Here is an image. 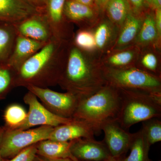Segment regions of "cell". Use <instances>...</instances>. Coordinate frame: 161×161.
Instances as JSON below:
<instances>
[{"mask_svg": "<svg viewBox=\"0 0 161 161\" xmlns=\"http://www.w3.org/2000/svg\"></svg>", "mask_w": 161, "mask_h": 161, "instance_id": "ab89813d", "label": "cell"}, {"mask_svg": "<svg viewBox=\"0 0 161 161\" xmlns=\"http://www.w3.org/2000/svg\"><path fill=\"white\" fill-rule=\"evenodd\" d=\"M36 154V144H35L25 148L8 161H33Z\"/></svg>", "mask_w": 161, "mask_h": 161, "instance_id": "f546056e", "label": "cell"}, {"mask_svg": "<svg viewBox=\"0 0 161 161\" xmlns=\"http://www.w3.org/2000/svg\"><path fill=\"white\" fill-rule=\"evenodd\" d=\"M16 70L7 64L0 65V102L6 98L16 86Z\"/></svg>", "mask_w": 161, "mask_h": 161, "instance_id": "4316f807", "label": "cell"}, {"mask_svg": "<svg viewBox=\"0 0 161 161\" xmlns=\"http://www.w3.org/2000/svg\"><path fill=\"white\" fill-rule=\"evenodd\" d=\"M141 130L150 146L161 141L160 118H152L142 122Z\"/></svg>", "mask_w": 161, "mask_h": 161, "instance_id": "f1b7e54d", "label": "cell"}, {"mask_svg": "<svg viewBox=\"0 0 161 161\" xmlns=\"http://www.w3.org/2000/svg\"><path fill=\"white\" fill-rule=\"evenodd\" d=\"M110 0H95V6L98 11L102 14H104L105 9L107 3Z\"/></svg>", "mask_w": 161, "mask_h": 161, "instance_id": "836d02e7", "label": "cell"}, {"mask_svg": "<svg viewBox=\"0 0 161 161\" xmlns=\"http://www.w3.org/2000/svg\"><path fill=\"white\" fill-rule=\"evenodd\" d=\"M27 112L22 106L12 104L5 109L3 114L6 129H16L23 125L26 120Z\"/></svg>", "mask_w": 161, "mask_h": 161, "instance_id": "484cf974", "label": "cell"}, {"mask_svg": "<svg viewBox=\"0 0 161 161\" xmlns=\"http://www.w3.org/2000/svg\"><path fill=\"white\" fill-rule=\"evenodd\" d=\"M143 14L130 11L120 28L116 41L112 49L125 48L135 44Z\"/></svg>", "mask_w": 161, "mask_h": 161, "instance_id": "d6986e66", "label": "cell"}, {"mask_svg": "<svg viewBox=\"0 0 161 161\" xmlns=\"http://www.w3.org/2000/svg\"><path fill=\"white\" fill-rule=\"evenodd\" d=\"M66 0H46L42 11L46 17L55 39L72 40L75 34L74 25L66 19L64 6Z\"/></svg>", "mask_w": 161, "mask_h": 161, "instance_id": "9c48e42d", "label": "cell"}, {"mask_svg": "<svg viewBox=\"0 0 161 161\" xmlns=\"http://www.w3.org/2000/svg\"><path fill=\"white\" fill-rule=\"evenodd\" d=\"M135 44L141 48L151 45L161 47V41L156 26L154 10H148L144 14Z\"/></svg>", "mask_w": 161, "mask_h": 161, "instance_id": "44dd1931", "label": "cell"}, {"mask_svg": "<svg viewBox=\"0 0 161 161\" xmlns=\"http://www.w3.org/2000/svg\"><path fill=\"white\" fill-rule=\"evenodd\" d=\"M141 47L133 44L121 49L111 50L99 58L103 69H123L136 67Z\"/></svg>", "mask_w": 161, "mask_h": 161, "instance_id": "5bb4252c", "label": "cell"}, {"mask_svg": "<svg viewBox=\"0 0 161 161\" xmlns=\"http://www.w3.org/2000/svg\"><path fill=\"white\" fill-rule=\"evenodd\" d=\"M70 143L71 153L78 160L103 161L112 158L103 140L80 138L70 141Z\"/></svg>", "mask_w": 161, "mask_h": 161, "instance_id": "7c38bea8", "label": "cell"}, {"mask_svg": "<svg viewBox=\"0 0 161 161\" xmlns=\"http://www.w3.org/2000/svg\"><path fill=\"white\" fill-rule=\"evenodd\" d=\"M154 18L158 38L161 41V8L154 10Z\"/></svg>", "mask_w": 161, "mask_h": 161, "instance_id": "d6a6232c", "label": "cell"}, {"mask_svg": "<svg viewBox=\"0 0 161 161\" xmlns=\"http://www.w3.org/2000/svg\"><path fill=\"white\" fill-rule=\"evenodd\" d=\"M77 3L83 4L86 6L94 7L95 6V0H73Z\"/></svg>", "mask_w": 161, "mask_h": 161, "instance_id": "d590c367", "label": "cell"}, {"mask_svg": "<svg viewBox=\"0 0 161 161\" xmlns=\"http://www.w3.org/2000/svg\"><path fill=\"white\" fill-rule=\"evenodd\" d=\"M39 10L27 0H0V21L15 25Z\"/></svg>", "mask_w": 161, "mask_h": 161, "instance_id": "2e32d148", "label": "cell"}, {"mask_svg": "<svg viewBox=\"0 0 161 161\" xmlns=\"http://www.w3.org/2000/svg\"><path fill=\"white\" fill-rule=\"evenodd\" d=\"M91 29L93 32L96 43V55L99 59L114 46L120 28L104 14Z\"/></svg>", "mask_w": 161, "mask_h": 161, "instance_id": "9a60e30c", "label": "cell"}, {"mask_svg": "<svg viewBox=\"0 0 161 161\" xmlns=\"http://www.w3.org/2000/svg\"><path fill=\"white\" fill-rule=\"evenodd\" d=\"M150 147L142 131L140 130L133 133L130 147V155L126 158L119 160V161H151L149 158Z\"/></svg>", "mask_w": 161, "mask_h": 161, "instance_id": "d4e9b609", "label": "cell"}, {"mask_svg": "<svg viewBox=\"0 0 161 161\" xmlns=\"http://www.w3.org/2000/svg\"><path fill=\"white\" fill-rule=\"evenodd\" d=\"M17 35L47 43L53 37L51 29L42 10L14 25Z\"/></svg>", "mask_w": 161, "mask_h": 161, "instance_id": "8fae6325", "label": "cell"}, {"mask_svg": "<svg viewBox=\"0 0 161 161\" xmlns=\"http://www.w3.org/2000/svg\"><path fill=\"white\" fill-rule=\"evenodd\" d=\"M156 9L161 8V0H155Z\"/></svg>", "mask_w": 161, "mask_h": 161, "instance_id": "f35d334b", "label": "cell"}, {"mask_svg": "<svg viewBox=\"0 0 161 161\" xmlns=\"http://www.w3.org/2000/svg\"><path fill=\"white\" fill-rule=\"evenodd\" d=\"M136 67L161 77V47L156 45L141 47Z\"/></svg>", "mask_w": 161, "mask_h": 161, "instance_id": "ffe728a7", "label": "cell"}, {"mask_svg": "<svg viewBox=\"0 0 161 161\" xmlns=\"http://www.w3.org/2000/svg\"><path fill=\"white\" fill-rule=\"evenodd\" d=\"M104 133L103 141L112 158L121 159L122 157L130 150L133 133L125 130L115 119L106 122L102 126Z\"/></svg>", "mask_w": 161, "mask_h": 161, "instance_id": "30bf717a", "label": "cell"}, {"mask_svg": "<svg viewBox=\"0 0 161 161\" xmlns=\"http://www.w3.org/2000/svg\"><path fill=\"white\" fill-rule=\"evenodd\" d=\"M120 105L117 88L107 83L98 92L78 102L72 118L85 122L99 135L104 124L116 118Z\"/></svg>", "mask_w": 161, "mask_h": 161, "instance_id": "3957f363", "label": "cell"}, {"mask_svg": "<svg viewBox=\"0 0 161 161\" xmlns=\"http://www.w3.org/2000/svg\"><path fill=\"white\" fill-rule=\"evenodd\" d=\"M17 35L14 25L0 21V65L7 63Z\"/></svg>", "mask_w": 161, "mask_h": 161, "instance_id": "603a6c76", "label": "cell"}, {"mask_svg": "<svg viewBox=\"0 0 161 161\" xmlns=\"http://www.w3.org/2000/svg\"><path fill=\"white\" fill-rule=\"evenodd\" d=\"M131 10L128 0H110L106 6L104 14L120 28Z\"/></svg>", "mask_w": 161, "mask_h": 161, "instance_id": "cb8c5ba5", "label": "cell"}, {"mask_svg": "<svg viewBox=\"0 0 161 161\" xmlns=\"http://www.w3.org/2000/svg\"><path fill=\"white\" fill-rule=\"evenodd\" d=\"M64 11L67 21L81 29H91L104 14L95 6H86L73 0H66Z\"/></svg>", "mask_w": 161, "mask_h": 161, "instance_id": "4fadbf2b", "label": "cell"}, {"mask_svg": "<svg viewBox=\"0 0 161 161\" xmlns=\"http://www.w3.org/2000/svg\"><path fill=\"white\" fill-rule=\"evenodd\" d=\"M4 127V126H3ZM54 127L41 126L28 130L6 129L0 139V151L3 158L10 159L25 148L48 139Z\"/></svg>", "mask_w": 161, "mask_h": 161, "instance_id": "8992f818", "label": "cell"}, {"mask_svg": "<svg viewBox=\"0 0 161 161\" xmlns=\"http://www.w3.org/2000/svg\"><path fill=\"white\" fill-rule=\"evenodd\" d=\"M146 4L150 9L155 10L156 9L155 0H145Z\"/></svg>", "mask_w": 161, "mask_h": 161, "instance_id": "8d00e7d4", "label": "cell"}, {"mask_svg": "<svg viewBox=\"0 0 161 161\" xmlns=\"http://www.w3.org/2000/svg\"><path fill=\"white\" fill-rule=\"evenodd\" d=\"M132 11L136 13L143 14L150 9L145 0H128Z\"/></svg>", "mask_w": 161, "mask_h": 161, "instance_id": "4dcf8cb0", "label": "cell"}, {"mask_svg": "<svg viewBox=\"0 0 161 161\" xmlns=\"http://www.w3.org/2000/svg\"><path fill=\"white\" fill-rule=\"evenodd\" d=\"M27 1L40 10L43 9L46 2V0H27Z\"/></svg>", "mask_w": 161, "mask_h": 161, "instance_id": "e575fe53", "label": "cell"}, {"mask_svg": "<svg viewBox=\"0 0 161 161\" xmlns=\"http://www.w3.org/2000/svg\"><path fill=\"white\" fill-rule=\"evenodd\" d=\"M103 69L107 83L115 87L141 90L161 95V77L150 75L136 67Z\"/></svg>", "mask_w": 161, "mask_h": 161, "instance_id": "5b68a950", "label": "cell"}, {"mask_svg": "<svg viewBox=\"0 0 161 161\" xmlns=\"http://www.w3.org/2000/svg\"><path fill=\"white\" fill-rule=\"evenodd\" d=\"M45 43L17 35L13 49L6 64L17 69Z\"/></svg>", "mask_w": 161, "mask_h": 161, "instance_id": "ac0fdd59", "label": "cell"}, {"mask_svg": "<svg viewBox=\"0 0 161 161\" xmlns=\"http://www.w3.org/2000/svg\"><path fill=\"white\" fill-rule=\"evenodd\" d=\"M120 105L116 121L125 130L152 118H161V95L141 90L117 88Z\"/></svg>", "mask_w": 161, "mask_h": 161, "instance_id": "277c9868", "label": "cell"}, {"mask_svg": "<svg viewBox=\"0 0 161 161\" xmlns=\"http://www.w3.org/2000/svg\"><path fill=\"white\" fill-rule=\"evenodd\" d=\"M4 127L0 126V139H1V136L3 134V131H4ZM9 159L3 158L1 155V151H0V161H8Z\"/></svg>", "mask_w": 161, "mask_h": 161, "instance_id": "74e56055", "label": "cell"}, {"mask_svg": "<svg viewBox=\"0 0 161 161\" xmlns=\"http://www.w3.org/2000/svg\"><path fill=\"white\" fill-rule=\"evenodd\" d=\"M70 146V142L45 140L36 143L37 154L48 158L76 159L71 153Z\"/></svg>", "mask_w": 161, "mask_h": 161, "instance_id": "7402d4cb", "label": "cell"}, {"mask_svg": "<svg viewBox=\"0 0 161 161\" xmlns=\"http://www.w3.org/2000/svg\"><path fill=\"white\" fill-rule=\"evenodd\" d=\"M73 119L71 122L54 127L48 139L68 142L80 138H94L95 132L89 125Z\"/></svg>", "mask_w": 161, "mask_h": 161, "instance_id": "e0dca14e", "label": "cell"}, {"mask_svg": "<svg viewBox=\"0 0 161 161\" xmlns=\"http://www.w3.org/2000/svg\"><path fill=\"white\" fill-rule=\"evenodd\" d=\"M26 88L34 94L50 112L64 118L73 117L79 102L76 95L69 92H55L49 88L30 86Z\"/></svg>", "mask_w": 161, "mask_h": 161, "instance_id": "52a82bcc", "label": "cell"}, {"mask_svg": "<svg viewBox=\"0 0 161 161\" xmlns=\"http://www.w3.org/2000/svg\"><path fill=\"white\" fill-rule=\"evenodd\" d=\"M23 101L29 107L26 120L23 125L16 129L28 130L36 126L57 127L69 123L73 118L60 117L48 111L38 100L36 96L32 92H28L24 95Z\"/></svg>", "mask_w": 161, "mask_h": 161, "instance_id": "ba28073f", "label": "cell"}, {"mask_svg": "<svg viewBox=\"0 0 161 161\" xmlns=\"http://www.w3.org/2000/svg\"><path fill=\"white\" fill-rule=\"evenodd\" d=\"M107 83L99 58L78 48L71 40L58 85L76 95L79 101L95 94Z\"/></svg>", "mask_w": 161, "mask_h": 161, "instance_id": "6da1fadb", "label": "cell"}, {"mask_svg": "<svg viewBox=\"0 0 161 161\" xmlns=\"http://www.w3.org/2000/svg\"><path fill=\"white\" fill-rule=\"evenodd\" d=\"M71 41L53 38L16 70V86L49 88L58 85Z\"/></svg>", "mask_w": 161, "mask_h": 161, "instance_id": "7a4b0ae2", "label": "cell"}, {"mask_svg": "<svg viewBox=\"0 0 161 161\" xmlns=\"http://www.w3.org/2000/svg\"><path fill=\"white\" fill-rule=\"evenodd\" d=\"M33 161H80L77 159H72L67 158H58V159H52L47 158L43 157L40 156L36 154L35 157ZM103 161H119V160L116 159L112 158L109 159L107 160Z\"/></svg>", "mask_w": 161, "mask_h": 161, "instance_id": "1f68e13d", "label": "cell"}, {"mask_svg": "<svg viewBox=\"0 0 161 161\" xmlns=\"http://www.w3.org/2000/svg\"><path fill=\"white\" fill-rule=\"evenodd\" d=\"M72 42L82 50L96 55V43L93 32L91 29L79 28L75 32Z\"/></svg>", "mask_w": 161, "mask_h": 161, "instance_id": "83f0119b", "label": "cell"}]
</instances>
